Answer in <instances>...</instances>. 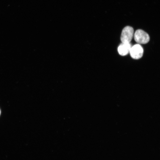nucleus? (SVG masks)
Wrapping results in <instances>:
<instances>
[{
    "label": "nucleus",
    "instance_id": "7ed1b4c3",
    "mask_svg": "<svg viewBox=\"0 0 160 160\" xmlns=\"http://www.w3.org/2000/svg\"><path fill=\"white\" fill-rule=\"evenodd\" d=\"M143 49L142 46L139 44L132 46L129 52L131 57L135 59H138L143 56Z\"/></svg>",
    "mask_w": 160,
    "mask_h": 160
},
{
    "label": "nucleus",
    "instance_id": "20e7f679",
    "mask_svg": "<svg viewBox=\"0 0 160 160\" xmlns=\"http://www.w3.org/2000/svg\"><path fill=\"white\" fill-rule=\"evenodd\" d=\"M131 47L130 43H122L118 48V51L120 55L125 56L129 53Z\"/></svg>",
    "mask_w": 160,
    "mask_h": 160
},
{
    "label": "nucleus",
    "instance_id": "39448f33",
    "mask_svg": "<svg viewBox=\"0 0 160 160\" xmlns=\"http://www.w3.org/2000/svg\"></svg>",
    "mask_w": 160,
    "mask_h": 160
},
{
    "label": "nucleus",
    "instance_id": "f03ea898",
    "mask_svg": "<svg viewBox=\"0 0 160 160\" xmlns=\"http://www.w3.org/2000/svg\"><path fill=\"white\" fill-rule=\"evenodd\" d=\"M134 36V29L131 27L126 26L122 30L121 36L122 43H130Z\"/></svg>",
    "mask_w": 160,
    "mask_h": 160
},
{
    "label": "nucleus",
    "instance_id": "f257e3e1",
    "mask_svg": "<svg viewBox=\"0 0 160 160\" xmlns=\"http://www.w3.org/2000/svg\"><path fill=\"white\" fill-rule=\"evenodd\" d=\"M134 38L135 41L140 44H146L150 40L148 34L141 29H138L135 31Z\"/></svg>",
    "mask_w": 160,
    "mask_h": 160
}]
</instances>
